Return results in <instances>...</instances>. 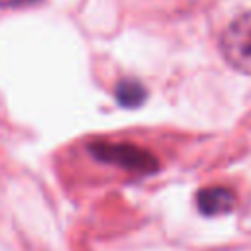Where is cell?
Listing matches in <instances>:
<instances>
[{
  "label": "cell",
  "instance_id": "cell-1",
  "mask_svg": "<svg viewBox=\"0 0 251 251\" xmlns=\"http://www.w3.org/2000/svg\"><path fill=\"white\" fill-rule=\"evenodd\" d=\"M88 151L94 159L102 163L116 165L129 173L151 175L159 169V159L149 149L127 143V141H94L88 145Z\"/></svg>",
  "mask_w": 251,
  "mask_h": 251
},
{
  "label": "cell",
  "instance_id": "cell-2",
  "mask_svg": "<svg viewBox=\"0 0 251 251\" xmlns=\"http://www.w3.org/2000/svg\"><path fill=\"white\" fill-rule=\"evenodd\" d=\"M220 49L235 71L251 75V10L237 16L224 29Z\"/></svg>",
  "mask_w": 251,
  "mask_h": 251
},
{
  "label": "cell",
  "instance_id": "cell-3",
  "mask_svg": "<svg viewBox=\"0 0 251 251\" xmlns=\"http://www.w3.org/2000/svg\"><path fill=\"white\" fill-rule=\"evenodd\" d=\"M196 204L204 216H220L233 208L235 196L226 186H208L198 192Z\"/></svg>",
  "mask_w": 251,
  "mask_h": 251
},
{
  "label": "cell",
  "instance_id": "cell-4",
  "mask_svg": "<svg viewBox=\"0 0 251 251\" xmlns=\"http://www.w3.org/2000/svg\"><path fill=\"white\" fill-rule=\"evenodd\" d=\"M114 94H116L118 104L124 106V108H137V106H141V104L145 102V98H147L145 86H143L139 80H135V78H122V80L116 84Z\"/></svg>",
  "mask_w": 251,
  "mask_h": 251
},
{
  "label": "cell",
  "instance_id": "cell-5",
  "mask_svg": "<svg viewBox=\"0 0 251 251\" xmlns=\"http://www.w3.org/2000/svg\"><path fill=\"white\" fill-rule=\"evenodd\" d=\"M41 2L43 0H0V8H27Z\"/></svg>",
  "mask_w": 251,
  "mask_h": 251
}]
</instances>
